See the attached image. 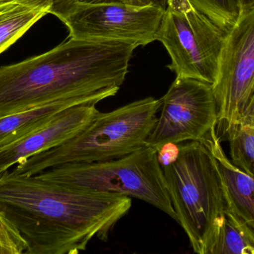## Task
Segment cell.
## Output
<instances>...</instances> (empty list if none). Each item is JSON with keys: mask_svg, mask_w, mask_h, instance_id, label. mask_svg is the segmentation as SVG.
Here are the masks:
<instances>
[{"mask_svg": "<svg viewBox=\"0 0 254 254\" xmlns=\"http://www.w3.org/2000/svg\"><path fill=\"white\" fill-rule=\"evenodd\" d=\"M137 47L69 37L42 55L0 67V116L58 100L119 92Z\"/></svg>", "mask_w": 254, "mask_h": 254, "instance_id": "cell-2", "label": "cell"}, {"mask_svg": "<svg viewBox=\"0 0 254 254\" xmlns=\"http://www.w3.org/2000/svg\"><path fill=\"white\" fill-rule=\"evenodd\" d=\"M236 123L244 124L254 128V90L246 101Z\"/></svg>", "mask_w": 254, "mask_h": 254, "instance_id": "cell-20", "label": "cell"}, {"mask_svg": "<svg viewBox=\"0 0 254 254\" xmlns=\"http://www.w3.org/2000/svg\"><path fill=\"white\" fill-rule=\"evenodd\" d=\"M207 142L216 161L223 188L226 208L254 233V177L236 167L225 155L216 128Z\"/></svg>", "mask_w": 254, "mask_h": 254, "instance_id": "cell-11", "label": "cell"}, {"mask_svg": "<svg viewBox=\"0 0 254 254\" xmlns=\"http://www.w3.org/2000/svg\"><path fill=\"white\" fill-rule=\"evenodd\" d=\"M179 145L166 143L158 150V160L161 167L170 165L177 159L179 155Z\"/></svg>", "mask_w": 254, "mask_h": 254, "instance_id": "cell-19", "label": "cell"}, {"mask_svg": "<svg viewBox=\"0 0 254 254\" xmlns=\"http://www.w3.org/2000/svg\"><path fill=\"white\" fill-rule=\"evenodd\" d=\"M226 34L190 0H167L156 40L168 52L167 67L176 76L213 85Z\"/></svg>", "mask_w": 254, "mask_h": 254, "instance_id": "cell-6", "label": "cell"}, {"mask_svg": "<svg viewBox=\"0 0 254 254\" xmlns=\"http://www.w3.org/2000/svg\"><path fill=\"white\" fill-rule=\"evenodd\" d=\"M178 145L176 161L161 167L166 186L192 250L207 254L216 222L226 208L220 174L205 140Z\"/></svg>", "mask_w": 254, "mask_h": 254, "instance_id": "cell-4", "label": "cell"}, {"mask_svg": "<svg viewBox=\"0 0 254 254\" xmlns=\"http://www.w3.org/2000/svg\"><path fill=\"white\" fill-rule=\"evenodd\" d=\"M224 131L229 142L231 162L254 177V128L235 123Z\"/></svg>", "mask_w": 254, "mask_h": 254, "instance_id": "cell-15", "label": "cell"}, {"mask_svg": "<svg viewBox=\"0 0 254 254\" xmlns=\"http://www.w3.org/2000/svg\"><path fill=\"white\" fill-rule=\"evenodd\" d=\"M13 1V0H0V2H4V1Z\"/></svg>", "mask_w": 254, "mask_h": 254, "instance_id": "cell-23", "label": "cell"}, {"mask_svg": "<svg viewBox=\"0 0 254 254\" xmlns=\"http://www.w3.org/2000/svg\"><path fill=\"white\" fill-rule=\"evenodd\" d=\"M96 104L84 103L64 109L40 128L1 148L0 172L72 138L95 119L99 112Z\"/></svg>", "mask_w": 254, "mask_h": 254, "instance_id": "cell-10", "label": "cell"}, {"mask_svg": "<svg viewBox=\"0 0 254 254\" xmlns=\"http://www.w3.org/2000/svg\"><path fill=\"white\" fill-rule=\"evenodd\" d=\"M238 1L241 6L242 10L254 5V0H238Z\"/></svg>", "mask_w": 254, "mask_h": 254, "instance_id": "cell-21", "label": "cell"}, {"mask_svg": "<svg viewBox=\"0 0 254 254\" xmlns=\"http://www.w3.org/2000/svg\"><path fill=\"white\" fill-rule=\"evenodd\" d=\"M52 0H13L0 2V55L47 15Z\"/></svg>", "mask_w": 254, "mask_h": 254, "instance_id": "cell-13", "label": "cell"}, {"mask_svg": "<svg viewBox=\"0 0 254 254\" xmlns=\"http://www.w3.org/2000/svg\"><path fill=\"white\" fill-rule=\"evenodd\" d=\"M76 2L83 4H103V3H112V4H128V5L153 6L161 7L165 10L167 7V0H73Z\"/></svg>", "mask_w": 254, "mask_h": 254, "instance_id": "cell-18", "label": "cell"}, {"mask_svg": "<svg viewBox=\"0 0 254 254\" xmlns=\"http://www.w3.org/2000/svg\"><path fill=\"white\" fill-rule=\"evenodd\" d=\"M161 101L160 115L146 144L157 151L166 143L201 141L218 123L213 85L178 77Z\"/></svg>", "mask_w": 254, "mask_h": 254, "instance_id": "cell-8", "label": "cell"}, {"mask_svg": "<svg viewBox=\"0 0 254 254\" xmlns=\"http://www.w3.org/2000/svg\"><path fill=\"white\" fill-rule=\"evenodd\" d=\"M207 254H254V233L225 208L216 222Z\"/></svg>", "mask_w": 254, "mask_h": 254, "instance_id": "cell-14", "label": "cell"}, {"mask_svg": "<svg viewBox=\"0 0 254 254\" xmlns=\"http://www.w3.org/2000/svg\"><path fill=\"white\" fill-rule=\"evenodd\" d=\"M164 9L153 6L83 4L73 0H52L49 13L62 21L69 37L88 40H116L144 46L156 40Z\"/></svg>", "mask_w": 254, "mask_h": 254, "instance_id": "cell-7", "label": "cell"}, {"mask_svg": "<svg viewBox=\"0 0 254 254\" xmlns=\"http://www.w3.org/2000/svg\"><path fill=\"white\" fill-rule=\"evenodd\" d=\"M0 254H9L7 250L3 249V248L0 247Z\"/></svg>", "mask_w": 254, "mask_h": 254, "instance_id": "cell-22", "label": "cell"}, {"mask_svg": "<svg viewBox=\"0 0 254 254\" xmlns=\"http://www.w3.org/2000/svg\"><path fill=\"white\" fill-rule=\"evenodd\" d=\"M116 94V91H107L95 95L65 98L0 116V149L40 128L64 109L84 103L98 104Z\"/></svg>", "mask_w": 254, "mask_h": 254, "instance_id": "cell-12", "label": "cell"}, {"mask_svg": "<svg viewBox=\"0 0 254 254\" xmlns=\"http://www.w3.org/2000/svg\"><path fill=\"white\" fill-rule=\"evenodd\" d=\"M131 207V198L120 194L0 172V212L25 240V254H77L93 239L107 242Z\"/></svg>", "mask_w": 254, "mask_h": 254, "instance_id": "cell-1", "label": "cell"}, {"mask_svg": "<svg viewBox=\"0 0 254 254\" xmlns=\"http://www.w3.org/2000/svg\"><path fill=\"white\" fill-rule=\"evenodd\" d=\"M0 247L9 254H25L27 245L19 231L0 212Z\"/></svg>", "mask_w": 254, "mask_h": 254, "instance_id": "cell-17", "label": "cell"}, {"mask_svg": "<svg viewBox=\"0 0 254 254\" xmlns=\"http://www.w3.org/2000/svg\"><path fill=\"white\" fill-rule=\"evenodd\" d=\"M213 89L218 123L225 129L237 122L254 90V5L243 9L227 32Z\"/></svg>", "mask_w": 254, "mask_h": 254, "instance_id": "cell-9", "label": "cell"}, {"mask_svg": "<svg viewBox=\"0 0 254 254\" xmlns=\"http://www.w3.org/2000/svg\"><path fill=\"white\" fill-rule=\"evenodd\" d=\"M191 4L228 32L237 22L242 7L238 0H190Z\"/></svg>", "mask_w": 254, "mask_h": 254, "instance_id": "cell-16", "label": "cell"}, {"mask_svg": "<svg viewBox=\"0 0 254 254\" xmlns=\"http://www.w3.org/2000/svg\"><path fill=\"white\" fill-rule=\"evenodd\" d=\"M161 106V99L147 97L107 113L99 111L72 138L18 163L12 171L29 177L64 164L110 161L135 152L146 145Z\"/></svg>", "mask_w": 254, "mask_h": 254, "instance_id": "cell-3", "label": "cell"}, {"mask_svg": "<svg viewBox=\"0 0 254 254\" xmlns=\"http://www.w3.org/2000/svg\"><path fill=\"white\" fill-rule=\"evenodd\" d=\"M34 176L73 189L113 192L137 198L159 209L178 222L158 162V151L146 144L117 159L64 164Z\"/></svg>", "mask_w": 254, "mask_h": 254, "instance_id": "cell-5", "label": "cell"}]
</instances>
